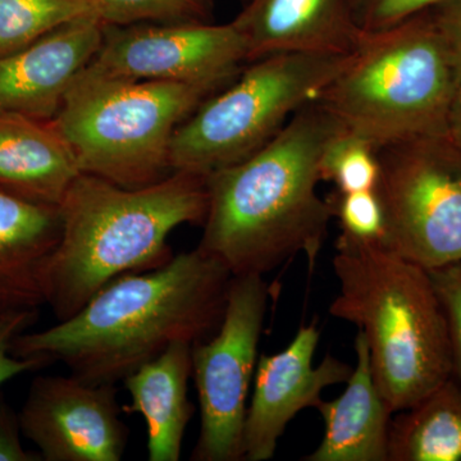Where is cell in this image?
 <instances>
[{
  "label": "cell",
  "mask_w": 461,
  "mask_h": 461,
  "mask_svg": "<svg viewBox=\"0 0 461 461\" xmlns=\"http://www.w3.org/2000/svg\"><path fill=\"white\" fill-rule=\"evenodd\" d=\"M232 275L196 248L153 271L129 273L50 329L20 333L18 357L62 363L94 384H117L176 342L195 344L220 327Z\"/></svg>",
  "instance_id": "6da1fadb"
},
{
  "label": "cell",
  "mask_w": 461,
  "mask_h": 461,
  "mask_svg": "<svg viewBox=\"0 0 461 461\" xmlns=\"http://www.w3.org/2000/svg\"><path fill=\"white\" fill-rule=\"evenodd\" d=\"M344 126L318 100L291 117L253 156L206 176L199 249L232 276H266L304 254L313 271L333 218L318 195L321 158Z\"/></svg>",
  "instance_id": "7a4b0ae2"
},
{
  "label": "cell",
  "mask_w": 461,
  "mask_h": 461,
  "mask_svg": "<svg viewBox=\"0 0 461 461\" xmlns=\"http://www.w3.org/2000/svg\"><path fill=\"white\" fill-rule=\"evenodd\" d=\"M60 239L44 275L45 303L58 321L71 318L112 281L172 259L169 235L204 222L206 176L172 172L142 187L80 173L58 205Z\"/></svg>",
  "instance_id": "3957f363"
},
{
  "label": "cell",
  "mask_w": 461,
  "mask_h": 461,
  "mask_svg": "<svg viewBox=\"0 0 461 461\" xmlns=\"http://www.w3.org/2000/svg\"><path fill=\"white\" fill-rule=\"evenodd\" d=\"M336 250L330 314L363 333L375 386L396 414L453 377L444 309L423 267L382 245L338 239Z\"/></svg>",
  "instance_id": "277c9868"
},
{
  "label": "cell",
  "mask_w": 461,
  "mask_h": 461,
  "mask_svg": "<svg viewBox=\"0 0 461 461\" xmlns=\"http://www.w3.org/2000/svg\"><path fill=\"white\" fill-rule=\"evenodd\" d=\"M460 85L430 12L366 32L318 103L375 149L447 133Z\"/></svg>",
  "instance_id": "5b68a950"
},
{
  "label": "cell",
  "mask_w": 461,
  "mask_h": 461,
  "mask_svg": "<svg viewBox=\"0 0 461 461\" xmlns=\"http://www.w3.org/2000/svg\"><path fill=\"white\" fill-rule=\"evenodd\" d=\"M222 87L83 71L51 121L81 173L123 187L148 186L171 175L169 150L177 127Z\"/></svg>",
  "instance_id": "8992f818"
},
{
  "label": "cell",
  "mask_w": 461,
  "mask_h": 461,
  "mask_svg": "<svg viewBox=\"0 0 461 461\" xmlns=\"http://www.w3.org/2000/svg\"><path fill=\"white\" fill-rule=\"evenodd\" d=\"M353 54L280 53L249 62L177 127L172 172L208 176L253 156L320 96Z\"/></svg>",
  "instance_id": "52a82bcc"
},
{
  "label": "cell",
  "mask_w": 461,
  "mask_h": 461,
  "mask_svg": "<svg viewBox=\"0 0 461 461\" xmlns=\"http://www.w3.org/2000/svg\"><path fill=\"white\" fill-rule=\"evenodd\" d=\"M384 248L435 269L461 262V149L448 133L377 150Z\"/></svg>",
  "instance_id": "ba28073f"
},
{
  "label": "cell",
  "mask_w": 461,
  "mask_h": 461,
  "mask_svg": "<svg viewBox=\"0 0 461 461\" xmlns=\"http://www.w3.org/2000/svg\"><path fill=\"white\" fill-rule=\"evenodd\" d=\"M271 287L263 276H232L215 335L191 346L200 406L194 461L242 460L248 397Z\"/></svg>",
  "instance_id": "9c48e42d"
},
{
  "label": "cell",
  "mask_w": 461,
  "mask_h": 461,
  "mask_svg": "<svg viewBox=\"0 0 461 461\" xmlns=\"http://www.w3.org/2000/svg\"><path fill=\"white\" fill-rule=\"evenodd\" d=\"M244 63L247 45L232 23H145L105 25L102 47L84 71L122 80L227 86Z\"/></svg>",
  "instance_id": "30bf717a"
},
{
  "label": "cell",
  "mask_w": 461,
  "mask_h": 461,
  "mask_svg": "<svg viewBox=\"0 0 461 461\" xmlns=\"http://www.w3.org/2000/svg\"><path fill=\"white\" fill-rule=\"evenodd\" d=\"M114 384L69 375L33 379L18 412L23 436L45 461H120L129 429Z\"/></svg>",
  "instance_id": "8fae6325"
},
{
  "label": "cell",
  "mask_w": 461,
  "mask_h": 461,
  "mask_svg": "<svg viewBox=\"0 0 461 461\" xmlns=\"http://www.w3.org/2000/svg\"><path fill=\"white\" fill-rule=\"evenodd\" d=\"M320 338L315 321L309 326L303 324L285 350L260 355L245 418L242 460L272 459L297 412L317 408L327 387L346 384L350 378L354 366L330 354L314 366Z\"/></svg>",
  "instance_id": "7c38bea8"
},
{
  "label": "cell",
  "mask_w": 461,
  "mask_h": 461,
  "mask_svg": "<svg viewBox=\"0 0 461 461\" xmlns=\"http://www.w3.org/2000/svg\"><path fill=\"white\" fill-rule=\"evenodd\" d=\"M99 17L75 21L0 57V115L54 120L78 75L104 39Z\"/></svg>",
  "instance_id": "4fadbf2b"
},
{
  "label": "cell",
  "mask_w": 461,
  "mask_h": 461,
  "mask_svg": "<svg viewBox=\"0 0 461 461\" xmlns=\"http://www.w3.org/2000/svg\"><path fill=\"white\" fill-rule=\"evenodd\" d=\"M232 23L249 62L280 53L353 54L366 35L353 0H251Z\"/></svg>",
  "instance_id": "5bb4252c"
},
{
  "label": "cell",
  "mask_w": 461,
  "mask_h": 461,
  "mask_svg": "<svg viewBox=\"0 0 461 461\" xmlns=\"http://www.w3.org/2000/svg\"><path fill=\"white\" fill-rule=\"evenodd\" d=\"M59 239L58 206L0 189V315L47 305L45 269Z\"/></svg>",
  "instance_id": "9a60e30c"
},
{
  "label": "cell",
  "mask_w": 461,
  "mask_h": 461,
  "mask_svg": "<svg viewBox=\"0 0 461 461\" xmlns=\"http://www.w3.org/2000/svg\"><path fill=\"white\" fill-rule=\"evenodd\" d=\"M355 364L342 395L317 405L324 420L321 445L306 461H388L390 411L375 386L368 345L355 339Z\"/></svg>",
  "instance_id": "2e32d148"
},
{
  "label": "cell",
  "mask_w": 461,
  "mask_h": 461,
  "mask_svg": "<svg viewBox=\"0 0 461 461\" xmlns=\"http://www.w3.org/2000/svg\"><path fill=\"white\" fill-rule=\"evenodd\" d=\"M80 173L53 121L0 115V189L58 206Z\"/></svg>",
  "instance_id": "e0dca14e"
},
{
  "label": "cell",
  "mask_w": 461,
  "mask_h": 461,
  "mask_svg": "<svg viewBox=\"0 0 461 461\" xmlns=\"http://www.w3.org/2000/svg\"><path fill=\"white\" fill-rule=\"evenodd\" d=\"M191 346L176 342L123 379L131 399L123 411L139 412L147 421L150 461L180 460L185 432L194 414L187 393L193 375Z\"/></svg>",
  "instance_id": "ac0fdd59"
},
{
  "label": "cell",
  "mask_w": 461,
  "mask_h": 461,
  "mask_svg": "<svg viewBox=\"0 0 461 461\" xmlns=\"http://www.w3.org/2000/svg\"><path fill=\"white\" fill-rule=\"evenodd\" d=\"M388 461H461V386L453 378L391 418Z\"/></svg>",
  "instance_id": "d6986e66"
},
{
  "label": "cell",
  "mask_w": 461,
  "mask_h": 461,
  "mask_svg": "<svg viewBox=\"0 0 461 461\" xmlns=\"http://www.w3.org/2000/svg\"><path fill=\"white\" fill-rule=\"evenodd\" d=\"M93 16L96 14L91 0H0V57L16 53L59 27Z\"/></svg>",
  "instance_id": "ffe728a7"
},
{
  "label": "cell",
  "mask_w": 461,
  "mask_h": 461,
  "mask_svg": "<svg viewBox=\"0 0 461 461\" xmlns=\"http://www.w3.org/2000/svg\"><path fill=\"white\" fill-rule=\"evenodd\" d=\"M321 181L335 184L339 194L377 189V149L353 133L342 131L321 158Z\"/></svg>",
  "instance_id": "44dd1931"
},
{
  "label": "cell",
  "mask_w": 461,
  "mask_h": 461,
  "mask_svg": "<svg viewBox=\"0 0 461 461\" xmlns=\"http://www.w3.org/2000/svg\"><path fill=\"white\" fill-rule=\"evenodd\" d=\"M104 25L206 23L211 0H91Z\"/></svg>",
  "instance_id": "7402d4cb"
},
{
  "label": "cell",
  "mask_w": 461,
  "mask_h": 461,
  "mask_svg": "<svg viewBox=\"0 0 461 461\" xmlns=\"http://www.w3.org/2000/svg\"><path fill=\"white\" fill-rule=\"evenodd\" d=\"M338 218L339 240L359 245H382L386 240V220L377 190L339 194L329 199Z\"/></svg>",
  "instance_id": "603a6c76"
},
{
  "label": "cell",
  "mask_w": 461,
  "mask_h": 461,
  "mask_svg": "<svg viewBox=\"0 0 461 461\" xmlns=\"http://www.w3.org/2000/svg\"><path fill=\"white\" fill-rule=\"evenodd\" d=\"M444 309L450 339L453 375L461 386V262L427 269Z\"/></svg>",
  "instance_id": "cb8c5ba5"
},
{
  "label": "cell",
  "mask_w": 461,
  "mask_h": 461,
  "mask_svg": "<svg viewBox=\"0 0 461 461\" xmlns=\"http://www.w3.org/2000/svg\"><path fill=\"white\" fill-rule=\"evenodd\" d=\"M447 0H353L355 20L364 32H379L427 14Z\"/></svg>",
  "instance_id": "d4e9b609"
},
{
  "label": "cell",
  "mask_w": 461,
  "mask_h": 461,
  "mask_svg": "<svg viewBox=\"0 0 461 461\" xmlns=\"http://www.w3.org/2000/svg\"><path fill=\"white\" fill-rule=\"evenodd\" d=\"M38 318V311L16 312L0 315V386L23 373L36 371L48 364L39 357H18L11 353L14 339Z\"/></svg>",
  "instance_id": "484cf974"
},
{
  "label": "cell",
  "mask_w": 461,
  "mask_h": 461,
  "mask_svg": "<svg viewBox=\"0 0 461 461\" xmlns=\"http://www.w3.org/2000/svg\"><path fill=\"white\" fill-rule=\"evenodd\" d=\"M461 86V0H447L430 11Z\"/></svg>",
  "instance_id": "4316f807"
},
{
  "label": "cell",
  "mask_w": 461,
  "mask_h": 461,
  "mask_svg": "<svg viewBox=\"0 0 461 461\" xmlns=\"http://www.w3.org/2000/svg\"><path fill=\"white\" fill-rule=\"evenodd\" d=\"M20 418L0 391V461H39L41 454L23 448Z\"/></svg>",
  "instance_id": "83f0119b"
},
{
  "label": "cell",
  "mask_w": 461,
  "mask_h": 461,
  "mask_svg": "<svg viewBox=\"0 0 461 461\" xmlns=\"http://www.w3.org/2000/svg\"><path fill=\"white\" fill-rule=\"evenodd\" d=\"M447 133L461 149V86L455 96L447 121Z\"/></svg>",
  "instance_id": "f1b7e54d"
}]
</instances>
